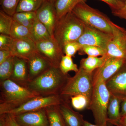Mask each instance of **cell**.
Returning a JSON list of instances; mask_svg holds the SVG:
<instances>
[{
    "label": "cell",
    "instance_id": "6da1fadb",
    "mask_svg": "<svg viewBox=\"0 0 126 126\" xmlns=\"http://www.w3.org/2000/svg\"><path fill=\"white\" fill-rule=\"evenodd\" d=\"M70 77L68 74H63L59 68L52 67L29 81L24 87L39 96L59 95Z\"/></svg>",
    "mask_w": 126,
    "mask_h": 126
},
{
    "label": "cell",
    "instance_id": "7a4b0ae2",
    "mask_svg": "<svg viewBox=\"0 0 126 126\" xmlns=\"http://www.w3.org/2000/svg\"><path fill=\"white\" fill-rule=\"evenodd\" d=\"M0 115L39 96L10 79L0 82Z\"/></svg>",
    "mask_w": 126,
    "mask_h": 126
},
{
    "label": "cell",
    "instance_id": "3957f363",
    "mask_svg": "<svg viewBox=\"0 0 126 126\" xmlns=\"http://www.w3.org/2000/svg\"><path fill=\"white\" fill-rule=\"evenodd\" d=\"M85 24L72 12L58 19L53 37L63 49L66 43L77 41L83 33Z\"/></svg>",
    "mask_w": 126,
    "mask_h": 126
},
{
    "label": "cell",
    "instance_id": "277c9868",
    "mask_svg": "<svg viewBox=\"0 0 126 126\" xmlns=\"http://www.w3.org/2000/svg\"><path fill=\"white\" fill-rule=\"evenodd\" d=\"M94 84L92 95L88 109L92 112L95 124L106 125L108 121L107 109L111 94L106 82L98 80Z\"/></svg>",
    "mask_w": 126,
    "mask_h": 126
},
{
    "label": "cell",
    "instance_id": "5b68a950",
    "mask_svg": "<svg viewBox=\"0 0 126 126\" xmlns=\"http://www.w3.org/2000/svg\"><path fill=\"white\" fill-rule=\"evenodd\" d=\"M94 86L93 72H86L79 67L75 75L69 78L60 94L69 99L73 96L83 95L90 102Z\"/></svg>",
    "mask_w": 126,
    "mask_h": 126
},
{
    "label": "cell",
    "instance_id": "8992f818",
    "mask_svg": "<svg viewBox=\"0 0 126 126\" xmlns=\"http://www.w3.org/2000/svg\"><path fill=\"white\" fill-rule=\"evenodd\" d=\"M72 12L85 25L112 34L111 21L105 14L88 5L86 1L79 4Z\"/></svg>",
    "mask_w": 126,
    "mask_h": 126
},
{
    "label": "cell",
    "instance_id": "52a82bcc",
    "mask_svg": "<svg viewBox=\"0 0 126 126\" xmlns=\"http://www.w3.org/2000/svg\"><path fill=\"white\" fill-rule=\"evenodd\" d=\"M65 98L60 94L37 96L25 102L20 106L9 110L5 113L16 115L40 110L49 106L59 105Z\"/></svg>",
    "mask_w": 126,
    "mask_h": 126
},
{
    "label": "cell",
    "instance_id": "ba28073f",
    "mask_svg": "<svg viewBox=\"0 0 126 126\" xmlns=\"http://www.w3.org/2000/svg\"><path fill=\"white\" fill-rule=\"evenodd\" d=\"M111 25L113 36L107 46L106 55L126 60V30L112 21Z\"/></svg>",
    "mask_w": 126,
    "mask_h": 126
},
{
    "label": "cell",
    "instance_id": "9c48e42d",
    "mask_svg": "<svg viewBox=\"0 0 126 126\" xmlns=\"http://www.w3.org/2000/svg\"><path fill=\"white\" fill-rule=\"evenodd\" d=\"M38 52L47 59L53 67L59 68L64 55L63 49L53 36L35 43Z\"/></svg>",
    "mask_w": 126,
    "mask_h": 126
},
{
    "label": "cell",
    "instance_id": "30bf717a",
    "mask_svg": "<svg viewBox=\"0 0 126 126\" xmlns=\"http://www.w3.org/2000/svg\"><path fill=\"white\" fill-rule=\"evenodd\" d=\"M112 36V34L106 33L85 25L83 33L77 41L82 46H93L106 49Z\"/></svg>",
    "mask_w": 126,
    "mask_h": 126
},
{
    "label": "cell",
    "instance_id": "8fae6325",
    "mask_svg": "<svg viewBox=\"0 0 126 126\" xmlns=\"http://www.w3.org/2000/svg\"><path fill=\"white\" fill-rule=\"evenodd\" d=\"M126 60L109 57L102 66L93 72L94 83L100 80L107 82L119 70Z\"/></svg>",
    "mask_w": 126,
    "mask_h": 126
},
{
    "label": "cell",
    "instance_id": "7c38bea8",
    "mask_svg": "<svg viewBox=\"0 0 126 126\" xmlns=\"http://www.w3.org/2000/svg\"><path fill=\"white\" fill-rule=\"evenodd\" d=\"M54 2L46 0L36 12L37 19L47 27L52 36L58 20Z\"/></svg>",
    "mask_w": 126,
    "mask_h": 126
},
{
    "label": "cell",
    "instance_id": "4fadbf2b",
    "mask_svg": "<svg viewBox=\"0 0 126 126\" xmlns=\"http://www.w3.org/2000/svg\"><path fill=\"white\" fill-rule=\"evenodd\" d=\"M14 116L20 126H49L45 108Z\"/></svg>",
    "mask_w": 126,
    "mask_h": 126
},
{
    "label": "cell",
    "instance_id": "5bb4252c",
    "mask_svg": "<svg viewBox=\"0 0 126 126\" xmlns=\"http://www.w3.org/2000/svg\"><path fill=\"white\" fill-rule=\"evenodd\" d=\"M106 83L111 94L122 99L126 98V61L119 70Z\"/></svg>",
    "mask_w": 126,
    "mask_h": 126
},
{
    "label": "cell",
    "instance_id": "9a60e30c",
    "mask_svg": "<svg viewBox=\"0 0 126 126\" xmlns=\"http://www.w3.org/2000/svg\"><path fill=\"white\" fill-rule=\"evenodd\" d=\"M10 50L13 56L27 60L38 52L35 42L30 39H13Z\"/></svg>",
    "mask_w": 126,
    "mask_h": 126
},
{
    "label": "cell",
    "instance_id": "2e32d148",
    "mask_svg": "<svg viewBox=\"0 0 126 126\" xmlns=\"http://www.w3.org/2000/svg\"><path fill=\"white\" fill-rule=\"evenodd\" d=\"M27 61L29 81L39 77L53 67L47 59L38 51L34 53Z\"/></svg>",
    "mask_w": 126,
    "mask_h": 126
},
{
    "label": "cell",
    "instance_id": "e0dca14e",
    "mask_svg": "<svg viewBox=\"0 0 126 126\" xmlns=\"http://www.w3.org/2000/svg\"><path fill=\"white\" fill-rule=\"evenodd\" d=\"M70 100L66 98L58 105L65 126H84L85 120L83 116L73 110Z\"/></svg>",
    "mask_w": 126,
    "mask_h": 126
},
{
    "label": "cell",
    "instance_id": "ac0fdd59",
    "mask_svg": "<svg viewBox=\"0 0 126 126\" xmlns=\"http://www.w3.org/2000/svg\"><path fill=\"white\" fill-rule=\"evenodd\" d=\"M10 79L24 87L29 81L27 60L14 56V69Z\"/></svg>",
    "mask_w": 126,
    "mask_h": 126
},
{
    "label": "cell",
    "instance_id": "d6986e66",
    "mask_svg": "<svg viewBox=\"0 0 126 126\" xmlns=\"http://www.w3.org/2000/svg\"><path fill=\"white\" fill-rule=\"evenodd\" d=\"M122 99L111 94L107 109L108 121L111 124L114 125L119 122L121 118V103Z\"/></svg>",
    "mask_w": 126,
    "mask_h": 126
},
{
    "label": "cell",
    "instance_id": "ffe728a7",
    "mask_svg": "<svg viewBox=\"0 0 126 126\" xmlns=\"http://www.w3.org/2000/svg\"><path fill=\"white\" fill-rule=\"evenodd\" d=\"M109 57L107 55L100 57L88 56L81 60L79 67L86 72L93 73L102 66Z\"/></svg>",
    "mask_w": 126,
    "mask_h": 126
},
{
    "label": "cell",
    "instance_id": "44dd1931",
    "mask_svg": "<svg viewBox=\"0 0 126 126\" xmlns=\"http://www.w3.org/2000/svg\"><path fill=\"white\" fill-rule=\"evenodd\" d=\"M86 1V0H56L54 2V6L58 19L68 13L72 12L80 2Z\"/></svg>",
    "mask_w": 126,
    "mask_h": 126
},
{
    "label": "cell",
    "instance_id": "7402d4cb",
    "mask_svg": "<svg viewBox=\"0 0 126 126\" xmlns=\"http://www.w3.org/2000/svg\"><path fill=\"white\" fill-rule=\"evenodd\" d=\"M30 30L32 40L35 43L50 38L52 37L47 27L37 19Z\"/></svg>",
    "mask_w": 126,
    "mask_h": 126
},
{
    "label": "cell",
    "instance_id": "603a6c76",
    "mask_svg": "<svg viewBox=\"0 0 126 126\" xmlns=\"http://www.w3.org/2000/svg\"><path fill=\"white\" fill-rule=\"evenodd\" d=\"M58 105L50 106L45 108L49 126H65Z\"/></svg>",
    "mask_w": 126,
    "mask_h": 126
},
{
    "label": "cell",
    "instance_id": "cb8c5ba5",
    "mask_svg": "<svg viewBox=\"0 0 126 126\" xmlns=\"http://www.w3.org/2000/svg\"><path fill=\"white\" fill-rule=\"evenodd\" d=\"M13 20L30 29L36 20V12H16L12 16Z\"/></svg>",
    "mask_w": 126,
    "mask_h": 126
},
{
    "label": "cell",
    "instance_id": "d4e9b609",
    "mask_svg": "<svg viewBox=\"0 0 126 126\" xmlns=\"http://www.w3.org/2000/svg\"><path fill=\"white\" fill-rule=\"evenodd\" d=\"M10 36L13 39H30L32 40L30 29L14 20Z\"/></svg>",
    "mask_w": 126,
    "mask_h": 126
},
{
    "label": "cell",
    "instance_id": "484cf974",
    "mask_svg": "<svg viewBox=\"0 0 126 126\" xmlns=\"http://www.w3.org/2000/svg\"><path fill=\"white\" fill-rule=\"evenodd\" d=\"M46 0H20L16 12H36Z\"/></svg>",
    "mask_w": 126,
    "mask_h": 126
},
{
    "label": "cell",
    "instance_id": "4316f807",
    "mask_svg": "<svg viewBox=\"0 0 126 126\" xmlns=\"http://www.w3.org/2000/svg\"><path fill=\"white\" fill-rule=\"evenodd\" d=\"M14 56L0 64V82L10 79L13 72L14 65Z\"/></svg>",
    "mask_w": 126,
    "mask_h": 126
},
{
    "label": "cell",
    "instance_id": "83f0119b",
    "mask_svg": "<svg viewBox=\"0 0 126 126\" xmlns=\"http://www.w3.org/2000/svg\"><path fill=\"white\" fill-rule=\"evenodd\" d=\"M59 68L61 72L65 75L68 74L70 71H74L76 73L79 70L78 65L74 63L72 57L65 55L62 57Z\"/></svg>",
    "mask_w": 126,
    "mask_h": 126
},
{
    "label": "cell",
    "instance_id": "f1b7e54d",
    "mask_svg": "<svg viewBox=\"0 0 126 126\" xmlns=\"http://www.w3.org/2000/svg\"><path fill=\"white\" fill-rule=\"evenodd\" d=\"M13 17L7 15L2 10L0 11V33L10 35Z\"/></svg>",
    "mask_w": 126,
    "mask_h": 126
},
{
    "label": "cell",
    "instance_id": "f546056e",
    "mask_svg": "<svg viewBox=\"0 0 126 126\" xmlns=\"http://www.w3.org/2000/svg\"><path fill=\"white\" fill-rule=\"evenodd\" d=\"M79 52V55L87 54L88 56L98 57L106 55L107 50L93 46L83 45Z\"/></svg>",
    "mask_w": 126,
    "mask_h": 126
},
{
    "label": "cell",
    "instance_id": "4dcf8cb0",
    "mask_svg": "<svg viewBox=\"0 0 126 126\" xmlns=\"http://www.w3.org/2000/svg\"><path fill=\"white\" fill-rule=\"evenodd\" d=\"M70 103L72 107L77 110H82L85 108L88 109L90 101L85 96L78 95L71 97Z\"/></svg>",
    "mask_w": 126,
    "mask_h": 126
},
{
    "label": "cell",
    "instance_id": "1f68e13d",
    "mask_svg": "<svg viewBox=\"0 0 126 126\" xmlns=\"http://www.w3.org/2000/svg\"><path fill=\"white\" fill-rule=\"evenodd\" d=\"M20 0H0V4L3 11L13 16L16 12Z\"/></svg>",
    "mask_w": 126,
    "mask_h": 126
},
{
    "label": "cell",
    "instance_id": "d6a6232c",
    "mask_svg": "<svg viewBox=\"0 0 126 126\" xmlns=\"http://www.w3.org/2000/svg\"><path fill=\"white\" fill-rule=\"evenodd\" d=\"M82 46L77 41H71L66 43L63 48L64 54L70 57H74L77 52L81 49Z\"/></svg>",
    "mask_w": 126,
    "mask_h": 126
},
{
    "label": "cell",
    "instance_id": "836d02e7",
    "mask_svg": "<svg viewBox=\"0 0 126 126\" xmlns=\"http://www.w3.org/2000/svg\"><path fill=\"white\" fill-rule=\"evenodd\" d=\"M13 39L9 35L0 34V50H10V47Z\"/></svg>",
    "mask_w": 126,
    "mask_h": 126
},
{
    "label": "cell",
    "instance_id": "e575fe53",
    "mask_svg": "<svg viewBox=\"0 0 126 126\" xmlns=\"http://www.w3.org/2000/svg\"><path fill=\"white\" fill-rule=\"evenodd\" d=\"M109 6L112 12L115 11L121 8L123 6L124 3L118 0H100Z\"/></svg>",
    "mask_w": 126,
    "mask_h": 126
},
{
    "label": "cell",
    "instance_id": "d590c367",
    "mask_svg": "<svg viewBox=\"0 0 126 126\" xmlns=\"http://www.w3.org/2000/svg\"><path fill=\"white\" fill-rule=\"evenodd\" d=\"M113 16L126 20V0L123 6L120 9L112 12Z\"/></svg>",
    "mask_w": 126,
    "mask_h": 126
},
{
    "label": "cell",
    "instance_id": "8d00e7d4",
    "mask_svg": "<svg viewBox=\"0 0 126 126\" xmlns=\"http://www.w3.org/2000/svg\"><path fill=\"white\" fill-rule=\"evenodd\" d=\"M6 126H20L16 121L14 115L4 113Z\"/></svg>",
    "mask_w": 126,
    "mask_h": 126
},
{
    "label": "cell",
    "instance_id": "74e56055",
    "mask_svg": "<svg viewBox=\"0 0 126 126\" xmlns=\"http://www.w3.org/2000/svg\"><path fill=\"white\" fill-rule=\"evenodd\" d=\"M13 56L10 50H0V64Z\"/></svg>",
    "mask_w": 126,
    "mask_h": 126
},
{
    "label": "cell",
    "instance_id": "f35d334b",
    "mask_svg": "<svg viewBox=\"0 0 126 126\" xmlns=\"http://www.w3.org/2000/svg\"><path fill=\"white\" fill-rule=\"evenodd\" d=\"M121 116L126 115V98L122 99L121 103Z\"/></svg>",
    "mask_w": 126,
    "mask_h": 126
},
{
    "label": "cell",
    "instance_id": "ab89813d",
    "mask_svg": "<svg viewBox=\"0 0 126 126\" xmlns=\"http://www.w3.org/2000/svg\"><path fill=\"white\" fill-rule=\"evenodd\" d=\"M117 123H119L122 126H126V115L121 116L119 122Z\"/></svg>",
    "mask_w": 126,
    "mask_h": 126
},
{
    "label": "cell",
    "instance_id": "60d3db41",
    "mask_svg": "<svg viewBox=\"0 0 126 126\" xmlns=\"http://www.w3.org/2000/svg\"><path fill=\"white\" fill-rule=\"evenodd\" d=\"M0 126H6L4 114L0 115Z\"/></svg>",
    "mask_w": 126,
    "mask_h": 126
},
{
    "label": "cell",
    "instance_id": "b9f144b4",
    "mask_svg": "<svg viewBox=\"0 0 126 126\" xmlns=\"http://www.w3.org/2000/svg\"><path fill=\"white\" fill-rule=\"evenodd\" d=\"M84 126H108L107 125H98L96 124H93L92 123H90L89 122L87 121H84Z\"/></svg>",
    "mask_w": 126,
    "mask_h": 126
},
{
    "label": "cell",
    "instance_id": "7bdbcfd3",
    "mask_svg": "<svg viewBox=\"0 0 126 126\" xmlns=\"http://www.w3.org/2000/svg\"><path fill=\"white\" fill-rule=\"evenodd\" d=\"M115 126H123L121 125V124H119L118 123H117L115 124Z\"/></svg>",
    "mask_w": 126,
    "mask_h": 126
},
{
    "label": "cell",
    "instance_id": "ee69618b",
    "mask_svg": "<svg viewBox=\"0 0 126 126\" xmlns=\"http://www.w3.org/2000/svg\"><path fill=\"white\" fill-rule=\"evenodd\" d=\"M118 0L119 1H121V2H123L124 3V2L126 1V0Z\"/></svg>",
    "mask_w": 126,
    "mask_h": 126
},
{
    "label": "cell",
    "instance_id": "f6af8a7d",
    "mask_svg": "<svg viewBox=\"0 0 126 126\" xmlns=\"http://www.w3.org/2000/svg\"><path fill=\"white\" fill-rule=\"evenodd\" d=\"M48 0L50 1H53V2H55L56 0Z\"/></svg>",
    "mask_w": 126,
    "mask_h": 126
}]
</instances>
